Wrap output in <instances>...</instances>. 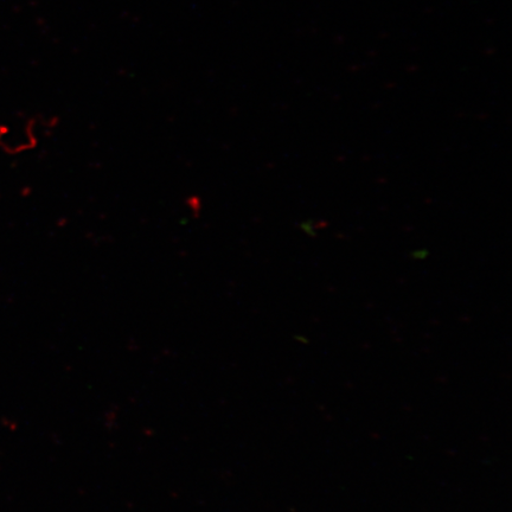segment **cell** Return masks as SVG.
Listing matches in <instances>:
<instances>
[]
</instances>
